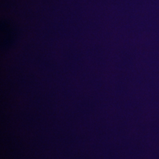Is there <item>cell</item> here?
<instances>
[{
  "label": "cell",
  "mask_w": 159,
  "mask_h": 159,
  "mask_svg": "<svg viewBox=\"0 0 159 159\" xmlns=\"http://www.w3.org/2000/svg\"><path fill=\"white\" fill-rule=\"evenodd\" d=\"M1 28V46L4 48V47L10 46L14 38V33L12 31V28L10 27V25L5 24L4 23H2Z\"/></svg>",
  "instance_id": "1"
}]
</instances>
